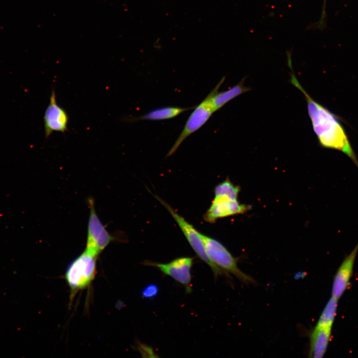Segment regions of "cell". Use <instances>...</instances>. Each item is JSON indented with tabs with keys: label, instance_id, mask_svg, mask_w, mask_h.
Returning a JSON list of instances; mask_svg holds the SVG:
<instances>
[{
	"label": "cell",
	"instance_id": "12",
	"mask_svg": "<svg viewBox=\"0 0 358 358\" xmlns=\"http://www.w3.org/2000/svg\"><path fill=\"white\" fill-rule=\"evenodd\" d=\"M244 79H242L239 83L229 90L219 91L217 90L212 97V102L215 112L222 108L229 101L240 95L250 90L251 89L245 86Z\"/></svg>",
	"mask_w": 358,
	"mask_h": 358
},
{
	"label": "cell",
	"instance_id": "15",
	"mask_svg": "<svg viewBox=\"0 0 358 358\" xmlns=\"http://www.w3.org/2000/svg\"><path fill=\"white\" fill-rule=\"evenodd\" d=\"M240 191V186L235 185L228 178L218 183L214 189L215 196H224L232 199H237Z\"/></svg>",
	"mask_w": 358,
	"mask_h": 358
},
{
	"label": "cell",
	"instance_id": "13",
	"mask_svg": "<svg viewBox=\"0 0 358 358\" xmlns=\"http://www.w3.org/2000/svg\"><path fill=\"white\" fill-rule=\"evenodd\" d=\"M194 107L189 108H182L176 106H166L152 110L140 117L131 118L130 121L137 120H150L159 121L174 118L180 114Z\"/></svg>",
	"mask_w": 358,
	"mask_h": 358
},
{
	"label": "cell",
	"instance_id": "6",
	"mask_svg": "<svg viewBox=\"0 0 358 358\" xmlns=\"http://www.w3.org/2000/svg\"><path fill=\"white\" fill-rule=\"evenodd\" d=\"M88 202L90 211L85 251L97 257L111 242L115 240V238L109 233L98 217L93 199L90 198Z\"/></svg>",
	"mask_w": 358,
	"mask_h": 358
},
{
	"label": "cell",
	"instance_id": "11",
	"mask_svg": "<svg viewBox=\"0 0 358 358\" xmlns=\"http://www.w3.org/2000/svg\"><path fill=\"white\" fill-rule=\"evenodd\" d=\"M332 328L315 326L310 339L309 357L322 358L331 338Z\"/></svg>",
	"mask_w": 358,
	"mask_h": 358
},
{
	"label": "cell",
	"instance_id": "9",
	"mask_svg": "<svg viewBox=\"0 0 358 358\" xmlns=\"http://www.w3.org/2000/svg\"><path fill=\"white\" fill-rule=\"evenodd\" d=\"M251 208V205L241 203L237 199L224 196H215L203 219L208 223H213L218 219L244 214Z\"/></svg>",
	"mask_w": 358,
	"mask_h": 358
},
{
	"label": "cell",
	"instance_id": "14",
	"mask_svg": "<svg viewBox=\"0 0 358 358\" xmlns=\"http://www.w3.org/2000/svg\"><path fill=\"white\" fill-rule=\"evenodd\" d=\"M338 302V299L331 296L325 306L316 326L332 328L336 316Z\"/></svg>",
	"mask_w": 358,
	"mask_h": 358
},
{
	"label": "cell",
	"instance_id": "2",
	"mask_svg": "<svg viewBox=\"0 0 358 358\" xmlns=\"http://www.w3.org/2000/svg\"><path fill=\"white\" fill-rule=\"evenodd\" d=\"M96 257L85 250L68 265L65 278L70 288L71 299L79 290L88 287L94 279Z\"/></svg>",
	"mask_w": 358,
	"mask_h": 358
},
{
	"label": "cell",
	"instance_id": "4",
	"mask_svg": "<svg viewBox=\"0 0 358 358\" xmlns=\"http://www.w3.org/2000/svg\"><path fill=\"white\" fill-rule=\"evenodd\" d=\"M224 80L225 77H223L205 98L194 107L193 111L187 119L182 131L167 154V157L173 154L186 138L204 125L215 112L212 97L215 91L219 89Z\"/></svg>",
	"mask_w": 358,
	"mask_h": 358
},
{
	"label": "cell",
	"instance_id": "5",
	"mask_svg": "<svg viewBox=\"0 0 358 358\" xmlns=\"http://www.w3.org/2000/svg\"><path fill=\"white\" fill-rule=\"evenodd\" d=\"M155 197L165 207L172 215L191 247L197 256L210 268L215 278H217L219 275L224 274L225 273L209 259L206 252L203 241L200 236V232L197 231L192 225L188 222L183 217L178 214L166 202L156 195H155Z\"/></svg>",
	"mask_w": 358,
	"mask_h": 358
},
{
	"label": "cell",
	"instance_id": "10",
	"mask_svg": "<svg viewBox=\"0 0 358 358\" xmlns=\"http://www.w3.org/2000/svg\"><path fill=\"white\" fill-rule=\"evenodd\" d=\"M358 252V242L351 253L344 259L335 275L332 296L338 300L350 285Z\"/></svg>",
	"mask_w": 358,
	"mask_h": 358
},
{
	"label": "cell",
	"instance_id": "8",
	"mask_svg": "<svg viewBox=\"0 0 358 358\" xmlns=\"http://www.w3.org/2000/svg\"><path fill=\"white\" fill-rule=\"evenodd\" d=\"M49 103L43 116L45 139H47L54 132L65 133L68 130L69 117L67 111L58 105L56 93L52 90Z\"/></svg>",
	"mask_w": 358,
	"mask_h": 358
},
{
	"label": "cell",
	"instance_id": "16",
	"mask_svg": "<svg viewBox=\"0 0 358 358\" xmlns=\"http://www.w3.org/2000/svg\"><path fill=\"white\" fill-rule=\"evenodd\" d=\"M159 290V287L156 284L151 283L143 288L141 295L144 298H153L158 294Z\"/></svg>",
	"mask_w": 358,
	"mask_h": 358
},
{
	"label": "cell",
	"instance_id": "3",
	"mask_svg": "<svg viewBox=\"0 0 358 358\" xmlns=\"http://www.w3.org/2000/svg\"><path fill=\"white\" fill-rule=\"evenodd\" d=\"M207 255L210 260L224 273H231L243 282L254 283V279L238 268L237 259L219 241L200 233Z\"/></svg>",
	"mask_w": 358,
	"mask_h": 358
},
{
	"label": "cell",
	"instance_id": "7",
	"mask_svg": "<svg viewBox=\"0 0 358 358\" xmlns=\"http://www.w3.org/2000/svg\"><path fill=\"white\" fill-rule=\"evenodd\" d=\"M143 264L157 268L164 274L170 276L185 286L187 292H190L191 269L193 264V258H178L166 264L150 261H145Z\"/></svg>",
	"mask_w": 358,
	"mask_h": 358
},
{
	"label": "cell",
	"instance_id": "1",
	"mask_svg": "<svg viewBox=\"0 0 358 358\" xmlns=\"http://www.w3.org/2000/svg\"><path fill=\"white\" fill-rule=\"evenodd\" d=\"M288 65L291 70L290 83L304 95L313 129L322 147L340 151L353 160L358 168V161L346 132L338 117L315 101L298 81L292 69L290 59Z\"/></svg>",
	"mask_w": 358,
	"mask_h": 358
}]
</instances>
